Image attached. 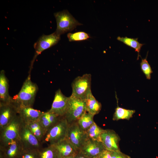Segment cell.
Listing matches in <instances>:
<instances>
[{"label":"cell","mask_w":158,"mask_h":158,"mask_svg":"<svg viewBox=\"0 0 158 158\" xmlns=\"http://www.w3.org/2000/svg\"><path fill=\"white\" fill-rule=\"evenodd\" d=\"M64 158H75L74 155H71L67 157Z\"/></svg>","instance_id":"4dcf8cb0"},{"label":"cell","mask_w":158,"mask_h":158,"mask_svg":"<svg viewBox=\"0 0 158 158\" xmlns=\"http://www.w3.org/2000/svg\"><path fill=\"white\" fill-rule=\"evenodd\" d=\"M38 158H59L53 145L42 148L38 152Z\"/></svg>","instance_id":"603a6c76"},{"label":"cell","mask_w":158,"mask_h":158,"mask_svg":"<svg viewBox=\"0 0 158 158\" xmlns=\"http://www.w3.org/2000/svg\"><path fill=\"white\" fill-rule=\"evenodd\" d=\"M96 158H111V152L105 149L99 153Z\"/></svg>","instance_id":"f1b7e54d"},{"label":"cell","mask_w":158,"mask_h":158,"mask_svg":"<svg viewBox=\"0 0 158 158\" xmlns=\"http://www.w3.org/2000/svg\"><path fill=\"white\" fill-rule=\"evenodd\" d=\"M94 116L86 112L77 121L78 125L81 129L86 132L95 122Z\"/></svg>","instance_id":"44dd1931"},{"label":"cell","mask_w":158,"mask_h":158,"mask_svg":"<svg viewBox=\"0 0 158 158\" xmlns=\"http://www.w3.org/2000/svg\"><path fill=\"white\" fill-rule=\"evenodd\" d=\"M9 83L5 71L2 70L0 73V103H6L10 102L12 97L8 92Z\"/></svg>","instance_id":"e0dca14e"},{"label":"cell","mask_w":158,"mask_h":158,"mask_svg":"<svg viewBox=\"0 0 158 158\" xmlns=\"http://www.w3.org/2000/svg\"><path fill=\"white\" fill-rule=\"evenodd\" d=\"M67 36L70 42L83 41L87 40L90 37L89 34L82 31L74 33H69Z\"/></svg>","instance_id":"cb8c5ba5"},{"label":"cell","mask_w":158,"mask_h":158,"mask_svg":"<svg viewBox=\"0 0 158 158\" xmlns=\"http://www.w3.org/2000/svg\"><path fill=\"white\" fill-rule=\"evenodd\" d=\"M146 58L142 59L140 63L141 70L145 75L147 79L150 80L151 77V74L153 72L151 67Z\"/></svg>","instance_id":"d4e9b609"},{"label":"cell","mask_w":158,"mask_h":158,"mask_svg":"<svg viewBox=\"0 0 158 158\" xmlns=\"http://www.w3.org/2000/svg\"><path fill=\"white\" fill-rule=\"evenodd\" d=\"M117 39L127 46L135 49V51L138 53V59L141 48L144 44L139 43L138 41V38H133L127 37H123L118 36Z\"/></svg>","instance_id":"ffe728a7"},{"label":"cell","mask_w":158,"mask_h":158,"mask_svg":"<svg viewBox=\"0 0 158 158\" xmlns=\"http://www.w3.org/2000/svg\"><path fill=\"white\" fill-rule=\"evenodd\" d=\"M39 151L23 149L18 158H38Z\"/></svg>","instance_id":"4316f807"},{"label":"cell","mask_w":158,"mask_h":158,"mask_svg":"<svg viewBox=\"0 0 158 158\" xmlns=\"http://www.w3.org/2000/svg\"><path fill=\"white\" fill-rule=\"evenodd\" d=\"M135 112L134 110L126 109L121 107L118 105L115 109L112 119L116 121L121 119L129 120L132 117Z\"/></svg>","instance_id":"d6986e66"},{"label":"cell","mask_w":158,"mask_h":158,"mask_svg":"<svg viewBox=\"0 0 158 158\" xmlns=\"http://www.w3.org/2000/svg\"><path fill=\"white\" fill-rule=\"evenodd\" d=\"M18 105L13 100L6 103H0V131L18 114Z\"/></svg>","instance_id":"30bf717a"},{"label":"cell","mask_w":158,"mask_h":158,"mask_svg":"<svg viewBox=\"0 0 158 158\" xmlns=\"http://www.w3.org/2000/svg\"><path fill=\"white\" fill-rule=\"evenodd\" d=\"M111 152V158H131L130 156L122 152L120 150Z\"/></svg>","instance_id":"83f0119b"},{"label":"cell","mask_w":158,"mask_h":158,"mask_svg":"<svg viewBox=\"0 0 158 158\" xmlns=\"http://www.w3.org/2000/svg\"><path fill=\"white\" fill-rule=\"evenodd\" d=\"M18 105V114L22 121L26 124L38 121L45 112L32 107Z\"/></svg>","instance_id":"9a60e30c"},{"label":"cell","mask_w":158,"mask_h":158,"mask_svg":"<svg viewBox=\"0 0 158 158\" xmlns=\"http://www.w3.org/2000/svg\"><path fill=\"white\" fill-rule=\"evenodd\" d=\"M22 120L18 114L0 131V147L7 145L11 141L20 140L19 132Z\"/></svg>","instance_id":"5b68a950"},{"label":"cell","mask_w":158,"mask_h":158,"mask_svg":"<svg viewBox=\"0 0 158 158\" xmlns=\"http://www.w3.org/2000/svg\"><path fill=\"white\" fill-rule=\"evenodd\" d=\"M38 121L46 133L51 127L48 118L47 112H45L40 117Z\"/></svg>","instance_id":"484cf974"},{"label":"cell","mask_w":158,"mask_h":158,"mask_svg":"<svg viewBox=\"0 0 158 158\" xmlns=\"http://www.w3.org/2000/svg\"><path fill=\"white\" fill-rule=\"evenodd\" d=\"M86 112L85 100L71 95L68 97L67 107L64 116L68 124L77 121Z\"/></svg>","instance_id":"3957f363"},{"label":"cell","mask_w":158,"mask_h":158,"mask_svg":"<svg viewBox=\"0 0 158 158\" xmlns=\"http://www.w3.org/2000/svg\"><path fill=\"white\" fill-rule=\"evenodd\" d=\"M57 23L55 31L61 35L67 32L71 31L77 26L81 25L67 10H63L54 14Z\"/></svg>","instance_id":"277c9868"},{"label":"cell","mask_w":158,"mask_h":158,"mask_svg":"<svg viewBox=\"0 0 158 158\" xmlns=\"http://www.w3.org/2000/svg\"><path fill=\"white\" fill-rule=\"evenodd\" d=\"M91 76L85 74L76 78L72 84L71 95L84 100L91 91Z\"/></svg>","instance_id":"8992f818"},{"label":"cell","mask_w":158,"mask_h":158,"mask_svg":"<svg viewBox=\"0 0 158 158\" xmlns=\"http://www.w3.org/2000/svg\"><path fill=\"white\" fill-rule=\"evenodd\" d=\"M68 125L65 117H61L58 121L47 131L43 140L48 143L49 145H51L65 139Z\"/></svg>","instance_id":"7a4b0ae2"},{"label":"cell","mask_w":158,"mask_h":158,"mask_svg":"<svg viewBox=\"0 0 158 158\" xmlns=\"http://www.w3.org/2000/svg\"><path fill=\"white\" fill-rule=\"evenodd\" d=\"M88 138L86 132L82 130L77 121L68 125L66 139L79 150Z\"/></svg>","instance_id":"ba28073f"},{"label":"cell","mask_w":158,"mask_h":158,"mask_svg":"<svg viewBox=\"0 0 158 158\" xmlns=\"http://www.w3.org/2000/svg\"><path fill=\"white\" fill-rule=\"evenodd\" d=\"M75 158H88L80 151L78 150L74 155Z\"/></svg>","instance_id":"f546056e"},{"label":"cell","mask_w":158,"mask_h":158,"mask_svg":"<svg viewBox=\"0 0 158 158\" xmlns=\"http://www.w3.org/2000/svg\"><path fill=\"white\" fill-rule=\"evenodd\" d=\"M84 100L87 112L94 116L99 113L102 109L101 104L96 99L92 92L88 94Z\"/></svg>","instance_id":"ac0fdd59"},{"label":"cell","mask_w":158,"mask_h":158,"mask_svg":"<svg viewBox=\"0 0 158 158\" xmlns=\"http://www.w3.org/2000/svg\"><path fill=\"white\" fill-rule=\"evenodd\" d=\"M23 149L20 140H13L0 147V158H18Z\"/></svg>","instance_id":"5bb4252c"},{"label":"cell","mask_w":158,"mask_h":158,"mask_svg":"<svg viewBox=\"0 0 158 158\" xmlns=\"http://www.w3.org/2000/svg\"><path fill=\"white\" fill-rule=\"evenodd\" d=\"M19 136L23 149L39 151L42 148L41 142L34 135L27 125L22 120Z\"/></svg>","instance_id":"9c48e42d"},{"label":"cell","mask_w":158,"mask_h":158,"mask_svg":"<svg viewBox=\"0 0 158 158\" xmlns=\"http://www.w3.org/2000/svg\"><path fill=\"white\" fill-rule=\"evenodd\" d=\"M38 90L37 86L32 81L29 74L19 92L13 99L18 105L32 107Z\"/></svg>","instance_id":"6da1fadb"},{"label":"cell","mask_w":158,"mask_h":158,"mask_svg":"<svg viewBox=\"0 0 158 158\" xmlns=\"http://www.w3.org/2000/svg\"><path fill=\"white\" fill-rule=\"evenodd\" d=\"M100 138L101 142L106 150L110 151L120 150L119 146L120 138L114 130H104Z\"/></svg>","instance_id":"8fae6325"},{"label":"cell","mask_w":158,"mask_h":158,"mask_svg":"<svg viewBox=\"0 0 158 158\" xmlns=\"http://www.w3.org/2000/svg\"><path fill=\"white\" fill-rule=\"evenodd\" d=\"M106 149L102 143L88 138L80 150L88 158H94Z\"/></svg>","instance_id":"4fadbf2b"},{"label":"cell","mask_w":158,"mask_h":158,"mask_svg":"<svg viewBox=\"0 0 158 158\" xmlns=\"http://www.w3.org/2000/svg\"><path fill=\"white\" fill-rule=\"evenodd\" d=\"M94 158H96V157H94Z\"/></svg>","instance_id":"1f68e13d"},{"label":"cell","mask_w":158,"mask_h":158,"mask_svg":"<svg viewBox=\"0 0 158 158\" xmlns=\"http://www.w3.org/2000/svg\"><path fill=\"white\" fill-rule=\"evenodd\" d=\"M60 39V35L55 32L48 35L43 34L39 38L34 45L35 53L31 64L30 72L32 69L34 62L37 56L43 51L56 44Z\"/></svg>","instance_id":"52a82bcc"},{"label":"cell","mask_w":158,"mask_h":158,"mask_svg":"<svg viewBox=\"0 0 158 158\" xmlns=\"http://www.w3.org/2000/svg\"><path fill=\"white\" fill-rule=\"evenodd\" d=\"M104 130L98 126L95 122L86 131L87 137L101 142L100 136Z\"/></svg>","instance_id":"7402d4cb"},{"label":"cell","mask_w":158,"mask_h":158,"mask_svg":"<svg viewBox=\"0 0 158 158\" xmlns=\"http://www.w3.org/2000/svg\"><path fill=\"white\" fill-rule=\"evenodd\" d=\"M53 145L59 158H64L70 155H75L78 151L66 138Z\"/></svg>","instance_id":"2e32d148"},{"label":"cell","mask_w":158,"mask_h":158,"mask_svg":"<svg viewBox=\"0 0 158 158\" xmlns=\"http://www.w3.org/2000/svg\"><path fill=\"white\" fill-rule=\"evenodd\" d=\"M68 97L64 95L60 89L55 92L54 99L50 109L48 111L60 117L64 116L66 112Z\"/></svg>","instance_id":"7c38bea8"}]
</instances>
